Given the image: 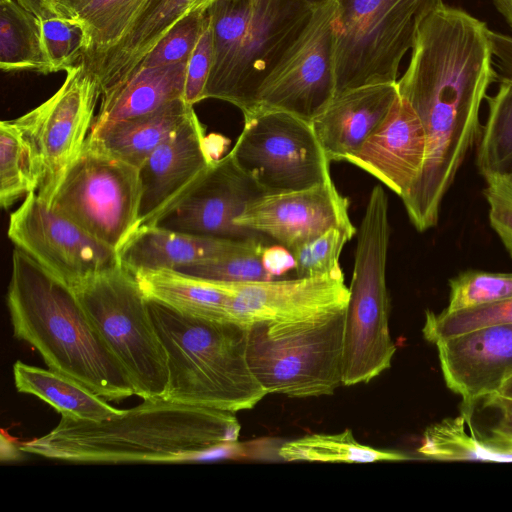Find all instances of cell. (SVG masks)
I'll return each mask as SVG.
<instances>
[{"label":"cell","mask_w":512,"mask_h":512,"mask_svg":"<svg viewBox=\"0 0 512 512\" xmlns=\"http://www.w3.org/2000/svg\"><path fill=\"white\" fill-rule=\"evenodd\" d=\"M278 455L285 461L372 463L411 459L398 451L359 443L350 429L337 434H311L284 442Z\"/></svg>","instance_id":"4dcf8cb0"},{"label":"cell","mask_w":512,"mask_h":512,"mask_svg":"<svg viewBox=\"0 0 512 512\" xmlns=\"http://www.w3.org/2000/svg\"><path fill=\"white\" fill-rule=\"evenodd\" d=\"M214 1H216V0H193L192 5H191V11H194V10L207 11L209 6Z\"/></svg>","instance_id":"7dc6e473"},{"label":"cell","mask_w":512,"mask_h":512,"mask_svg":"<svg viewBox=\"0 0 512 512\" xmlns=\"http://www.w3.org/2000/svg\"><path fill=\"white\" fill-rule=\"evenodd\" d=\"M40 20L43 52L49 72L67 71L77 65L86 48L82 26L58 16L41 17Z\"/></svg>","instance_id":"e575fe53"},{"label":"cell","mask_w":512,"mask_h":512,"mask_svg":"<svg viewBox=\"0 0 512 512\" xmlns=\"http://www.w3.org/2000/svg\"><path fill=\"white\" fill-rule=\"evenodd\" d=\"M334 98L363 86L396 83L420 23L443 0H335Z\"/></svg>","instance_id":"52a82bcc"},{"label":"cell","mask_w":512,"mask_h":512,"mask_svg":"<svg viewBox=\"0 0 512 512\" xmlns=\"http://www.w3.org/2000/svg\"><path fill=\"white\" fill-rule=\"evenodd\" d=\"M230 153L264 194L302 190L331 178V161L311 122L284 111L244 117Z\"/></svg>","instance_id":"30bf717a"},{"label":"cell","mask_w":512,"mask_h":512,"mask_svg":"<svg viewBox=\"0 0 512 512\" xmlns=\"http://www.w3.org/2000/svg\"><path fill=\"white\" fill-rule=\"evenodd\" d=\"M21 6L34 13L37 17H43L42 1L43 0H15Z\"/></svg>","instance_id":"f6af8a7d"},{"label":"cell","mask_w":512,"mask_h":512,"mask_svg":"<svg viewBox=\"0 0 512 512\" xmlns=\"http://www.w3.org/2000/svg\"><path fill=\"white\" fill-rule=\"evenodd\" d=\"M426 135L411 105L399 94L379 127L347 161L403 198L419 178Z\"/></svg>","instance_id":"d6986e66"},{"label":"cell","mask_w":512,"mask_h":512,"mask_svg":"<svg viewBox=\"0 0 512 512\" xmlns=\"http://www.w3.org/2000/svg\"><path fill=\"white\" fill-rule=\"evenodd\" d=\"M488 115L476 143V165L485 178L512 174V79L498 76Z\"/></svg>","instance_id":"f546056e"},{"label":"cell","mask_w":512,"mask_h":512,"mask_svg":"<svg viewBox=\"0 0 512 512\" xmlns=\"http://www.w3.org/2000/svg\"><path fill=\"white\" fill-rule=\"evenodd\" d=\"M214 161L205 129L194 112L139 169L138 228L155 226L197 186Z\"/></svg>","instance_id":"e0dca14e"},{"label":"cell","mask_w":512,"mask_h":512,"mask_svg":"<svg viewBox=\"0 0 512 512\" xmlns=\"http://www.w3.org/2000/svg\"><path fill=\"white\" fill-rule=\"evenodd\" d=\"M496 393L500 394L501 396L512 399V375L503 382V384Z\"/></svg>","instance_id":"bcb514c9"},{"label":"cell","mask_w":512,"mask_h":512,"mask_svg":"<svg viewBox=\"0 0 512 512\" xmlns=\"http://www.w3.org/2000/svg\"><path fill=\"white\" fill-rule=\"evenodd\" d=\"M306 0H216L207 9L213 62L203 99L236 106L243 117L259 90L309 24Z\"/></svg>","instance_id":"277c9868"},{"label":"cell","mask_w":512,"mask_h":512,"mask_svg":"<svg viewBox=\"0 0 512 512\" xmlns=\"http://www.w3.org/2000/svg\"><path fill=\"white\" fill-rule=\"evenodd\" d=\"M148 307L167 357L161 398L236 413L268 395L249 367V326L182 314L150 299Z\"/></svg>","instance_id":"3957f363"},{"label":"cell","mask_w":512,"mask_h":512,"mask_svg":"<svg viewBox=\"0 0 512 512\" xmlns=\"http://www.w3.org/2000/svg\"><path fill=\"white\" fill-rule=\"evenodd\" d=\"M446 310L482 305L512 298V273L467 270L449 280Z\"/></svg>","instance_id":"d590c367"},{"label":"cell","mask_w":512,"mask_h":512,"mask_svg":"<svg viewBox=\"0 0 512 512\" xmlns=\"http://www.w3.org/2000/svg\"><path fill=\"white\" fill-rule=\"evenodd\" d=\"M312 7L320 6L330 0H306Z\"/></svg>","instance_id":"c3c4849f"},{"label":"cell","mask_w":512,"mask_h":512,"mask_svg":"<svg viewBox=\"0 0 512 512\" xmlns=\"http://www.w3.org/2000/svg\"><path fill=\"white\" fill-rule=\"evenodd\" d=\"M335 14V0L314 8L304 32L261 86L251 114L279 110L312 122L326 109L335 94Z\"/></svg>","instance_id":"4fadbf2b"},{"label":"cell","mask_w":512,"mask_h":512,"mask_svg":"<svg viewBox=\"0 0 512 512\" xmlns=\"http://www.w3.org/2000/svg\"><path fill=\"white\" fill-rule=\"evenodd\" d=\"M345 311L249 326V367L267 394L318 397L343 385Z\"/></svg>","instance_id":"8992f818"},{"label":"cell","mask_w":512,"mask_h":512,"mask_svg":"<svg viewBox=\"0 0 512 512\" xmlns=\"http://www.w3.org/2000/svg\"><path fill=\"white\" fill-rule=\"evenodd\" d=\"M489 222L512 257V174L485 178Z\"/></svg>","instance_id":"f35d334b"},{"label":"cell","mask_w":512,"mask_h":512,"mask_svg":"<svg viewBox=\"0 0 512 512\" xmlns=\"http://www.w3.org/2000/svg\"><path fill=\"white\" fill-rule=\"evenodd\" d=\"M236 224L291 252L330 228L357 230L349 217V200L332 177L306 189L264 194L246 206Z\"/></svg>","instance_id":"5bb4252c"},{"label":"cell","mask_w":512,"mask_h":512,"mask_svg":"<svg viewBox=\"0 0 512 512\" xmlns=\"http://www.w3.org/2000/svg\"><path fill=\"white\" fill-rule=\"evenodd\" d=\"M101 91L80 61L66 71L60 88L46 101L13 119L34 143L43 165L37 195L49 206L67 170L90 134Z\"/></svg>","instance_id":"8fae6325"},{"label":"cell","mask_w":512,"mask_h":512,"mask_svg":"<svg viewBox=\"0 0 512 512\" xmlns=\"http://www.w3.org/2000/svg\"><path fill=\"white\" fill-rule=\"evenodd\" d=\"M141 193L139 168L86 141L50 207L118 252L138 229Z\"/></svg>","instance_id":"9c48e42d"},{"label":"cell","mask_w":512,"mask_h":512,"mask_svg":"<svg viewBox=\"0 0 512 512\" xmlns=\"http://www.w3.org/2000/svg\"><path fill=\"white\" fill-rule=\"evenodd\" d=\"M495 8L512 30V0H492Z\"/></svg>","instance_id":"ee69618b"},{"label":"cell","mask_w":512,"mask_h":512,"mask_svg":"<svg viewBox=\"0 0 512 512\" xmlns=\"http://www.w3.org/2000/svg\"><path fill=\"white\" fill-rule=\"evenodd\" d=\"M43 178L39 153L29 136L14 122L0 123V204L10 208L37 192Z\"/></svg>","instance_id":"83f0119b"},{"label":"cell","mask_w":512,"mask_h":512,"mask_svg":"<svg viewBox=\"0 0 512 512\" xmlns=\"http://www.w3.org/2000/svg\"><path fill=\"white\" fill-rule=\"evenodd\" d=\"M512 324V298L462 308L426 311L423 337L432 344L473 330Z\"/></svg>","instance_id":"1f68e13d"},{"label":"cell","mask_w":512,"mask_h":512,"mask_svg":"<svg viewBox=\"0 0 512 512\" xmlns=\"http://www.w3.org/2000/svg\"><path fill=\"white\" fill-rule=\"evenodd\" d=\"M0 67L48 74L41 20L15 0H0Z\"/></svg>","instance_id":"f1b7e54d"},{"label":"cell","mask_w":512,"mask_h":512,"mask_svg":"<svg viewBox=\"0 0 512 512\" xmlns=\"http://www.w3.org/2000/svg\"><path fill=\"white\" fill-rule=\"evenodd\" d=\"M356 236L343 338L345 386L370 382L390 368L396 352L389 328L386 284L388 197L379 185L370 193Z\"/></svg>","instance_id":"5b68a950"},{"label":"cell","mask_w":512,"mask_h":512,"mask_svg":"<svg viewBox=\"0 0 512 512\" xmlns=\"http://www.w3.org/2000/svg\"><path fill=\"white\" fill-rule=\"evenodd\" d=\"M262 262L266 271L275 279L291 269H295L296 262L293 254L279 244L266 245L262 252Z\"/></svg>","instance_id":"b9f144b4"},{"label":"cell","mask_w":512,"mask_h":512,"mask_svg":"<svg viewBox=\"0 0 512 512\" xmlns=\"http://www.w3.org/2000/svg\"><path fill=\"white\" fill-rule=\"evenodd\" d=\"M160 0H77L52 16L78 22L86 48L80 61L87 62L122 40Z\"/></svg>","instance_id":"4316f807"},{"label":"cell","mask_w":512,"mask_h":512,"mask_svg":"<svg viewBox=\"0 0 512 512\" xmlns=\"http://www.w3.org/2000/svg\"><path fill=\"white\" fill-rule=\"evenodd\" d=\"M184 98L150 113L108 124L91 132L87 142L116 158L141 168L149 156L194 113Z\"/></svg>","instance_id":"603a6c76"},{"label":"cell","mask_w":512,"mask_h":512,"mask_svg":"<svg viewBox=\"0 0 512 512\" xmlns=\"http://www.w3.org/2000/svg\"><path fill=\"white\" fill-rule=\"evenodd\" d=\"M240 430L234 412L152 398L109 420L62 416L19 449L73 463L182 462L235 443Z\"/></svg>","instance_id":"6da1fadb"},{"label":"cell","mask_w":512,"mask_h":512,"mask_svg":"<svg viewBox=\"0 0 512 512\" xmlns=\"http://www.w3.org/2000/svg\"><path fill=\"white\" fill-rule=\"evenodd\" d=\"M74 291L126 372L134 394L143 400L161 398L168 384L167 357L135 276L120 266Z\"/></svg>","instance_id":"ba28073f"},{"label":"cell","mask_w":512,"mask_h":512,"mask_svg":"<svg viewBox=\"0 0 512 512\" xmlns=\"http://www.w3.org/2000/svg\"><path fill=\"white\" fill-rule=\"evenodd\" d=\"M206 11L194 10L183 17L144 58L139 66L156 67L188 61L202 32Z\"/></svg>","instance_id":"74e56055"},{"label":"cell","mask_w":512,"mask_h":512,"mask_svg":"<svg viewBox=\"0 0 512 512\" xmlns=\"http://www.w3.org/2000/svg\"><path fill=\"white\" fill-rule=\"evenodd\" d=\"M13 378L18 392L38 397L63 417L103 421L116 418L126 410L114 408L84 385L50 368L18 360L13 365Z\"/></svg>","instance_id":"484cf974"},{"label":"cell","mask_w":512,"mask_h":512,"mask_svg":"<svg viewBox=\"0 0 512 512\" xmlns=\"http://www.w3.org/2000/svg\"><path fill=\"white\" fill-rule=\"evenodd\" d=\"M268 241H261L251 249L217 258L179 267L182 273L218 282H255L274 279L265 269L262 252Z\"/></svg>","instance_id":"836d02e7"},{"label":"cell","mask_w":512,"mask_h":512,"mask_svg":"<svg viewBox=\"0 0 512 512\" xmlns=\"http://www.w3.org/2000/svg\"><path fill=\"white\" fill-rule=\"evenodd\" d=\"M132 274L147 299L194 317L232 320L231 294L225 282L197 278L174 269L140 270Z\"/></svg>","instance_id":"d4e9b609"},{"label":"cell","mask_w":512,"mask_h":512,"mask_svg":"<svg viewBox=\"0 0 512 512\" xmlns=\"http://www.w3.org/2000/svg\"><path fill=\"white\" fill-rule=\"evenodd\" d=\"M8 237L58 279L76 289L121 266L118 252L29 193L10 215Z\"/></svg>","instance_id":"7c38bea8"},{"label":"cell","mask_w":512,"mask_h":512,"mask_svg":"<svg viewBox=\"0 0 512 512\" xmlns=\"http://www.w3.org/2000/svg\"><path fill=\"white\" fill-rule=\"evenodd\" d=\"M396 83L349 90L330 102L312 127L330 161H347L379 127L396 97Z\"/></svg>","instance_id":"ffe728a7"},{"label":"cell","mask_w":512,"mask_h":512,"mask_svg":"<svg viewBox=\"0 0 512 512\" xmlns=\"http://www.w3.org/2000/svg\"><path fill=\"white\" fill-rule=\"evenodd\" d=\"M484 400V405L500 412L497 424L483 438L486 447L500 462L512 461V399L493 393Z\"/></svg>","instance_id":"60d3db41"},{"label":"cell","mask_w":512,"mask_h":512,"mask_svg":"<svg viewBox=\"0 0 512 512\" xmlns=\"http://www.w3.org/2000/svg\"><path fill=\"white\" fill-rule=\"evenodd\" d=\"M356 233L357 230L330 228L294 249L291 253L296 262V277L343 275L339 258L345 244Z\"/></svg>","instance_id":"8d00e7d4"},{"label":"cell","mask_w":512,"mask_h":512,"mask_svg":"<svg viewBox=\"0 0 512 512\" xmlns=\"http://www.w3.org/2000/svg\"><path fill=\"white\" fill-rule=\"evenodd\" d=\"M493 57L502 77L512 79V36L490 31Z\"/></svg>","instance_id":"7bdbcfd3"},{"label":"cell","mask_w":512,"mask_h":512,"mask_svg":"<svg viewBox=\"0 0 512 512\" xmlns=\"http://www.w3.org/2000/svg\"><path fill=\"white\" fill-rule=\"evenodd\" d=\"M268 238L234 240L206 237L159 226L138 228L118 251L121 266L140 270L177 269L253 248ZM273 243V242H272Z\"/></svg>","instance_id":"44dd1931"},{"label":"cell","mask_w":512,"mask_h":512,"mask_svg":"<svg viewBox=\"0 0 512 512\" xmlns=\"http://www.w3.org/2000/svg\"><path fill=\"white\" fill-rule=\"evenodd\" d=\"M193 0H160L133 29L103 54L82 62L95 77L101 96L121 86L165 35L191 11Z\"/></svg>","instance_id":"7402d4cb"},{"label":"cell","mask_w":512,"mask_h":512,"mask_svg":"<svg viewBox=\"0 0 512 512\" xmlns=\"http://www.w3.org/2000/svg\"><path fill=\"white\" fill-rule=\"evenodd\" d=\"M213 62V29L211 19L207 14L202 32L192 51L186 70L184 99L194 105L203 99L205 86Z\"/></svg>","instance_id":"ab89813d"},{"label":"cell","mask_w":512,"mask_h":512,"mask_svg":"<svg viewBox=\"0 0 512 512\" xmlns=\"http://www.w3.org/2000/svg\"><path fill=\"white\" fill-rule=\"evenodd\" d=\"M262 195L259 185L229 152L215 159L197 186L155 226L214 238H267L236 224L246 206Z\"/></svg>","instance_id":"9a60e30c"},{"label":"cell","mask_w":512,"mask_h":512,"mask_svg":"<svg viewBox=\"0 0 512 512\" xmlns=\"http://www.w3.org/2000/svg\"><path fill=\"white\" fill-rule=\"evenodd\" d=\"M187 63L182 61L167 66H139L121 86L101 96L90 133L184 98Z\"/></svg>","instance_id":"cb8c5ba5"},{"label":"cell","mask_w":512,"mask_h":512,"mask_svg":"<svg viewBox=\"0 0 512 512\" xmlns=\"http://www.w3.org/2000/svg\"><path fill=\"white\" fill-rule=\"evenodd\" d=\"M471 423L461 415L430 425L424 432L418 452L432 460H486L497 461L481 436L467 432Z\"/></svg>","instance_id":"d6a6232c"},{"label":"cell","mask_w":512,"mask_h":512,"mask_svg":"<svg viewBox=\"0 0 512 512\" xmlns=\"http://www.w3.org/2000/svg\"><path fill=\"white\" fill-rule=\"evenodd\" d=\"M435 345L446 386L461 397L462 415L471 422L473 407L512 375V324L473 330Z\"/></svg>","instance_id":"ac0fdd59"},{"label":"cell","mask_w":512,"mask_h":512,"mask_svg":"<svg viewBox=\"0 0 512 512\" xmlns=\"http://www.w3.org/2000/svg\"><path fill=\"white\" fill-rule=\"evenodd\" d=\"M6 302L14 336L36 349L51 370L107 401L135 395L74 289L18 248L12 253Z\"/></svg>","instance_id":"7a4b0ae2"},{"label":"cell","mask_w":512,"mask_h":512,"mask_svg":"<svg viewBox=\"0 0 512 512\" xmlns=\"http://www.w3.org/2000/svg\"><path fill=\"white\" fill-rule=\"evenodd\" d=\"M225 283L231 294V319L247 326L300 321L344 310L350 294L344 274Z\"/></svg>","instance_id":"2e32d148"}]
</instances>
